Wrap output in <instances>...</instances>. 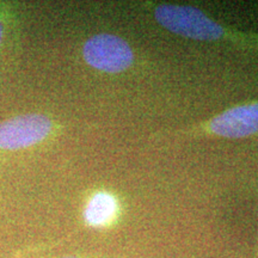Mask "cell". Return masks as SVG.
Segmentation results:
<instances>
[{
	"instance_id": "cell-1",
	"label": "cell",
	"mask_w": 258,
	"mask_h": 258,
	"mask_svg": "<svg viewBox=\"0 0 258 258\" xmlns=\"http://www.w3.org/2000/svg\"><path fill=\"white\" fill-rule=\"evenodd\" d=\"M154 17L161 27L191 40L217 41L225 36L221 25L191 6L160 5L154 10Z\"/></svg>"
},
{
	"instance_id": "cell-2",
	"label": "cell",
	"mask_w": 258,
	"mask_h": 258,
	"mask_svg": "<svg viewBox=\"0 0 258 258\" xmlns=\"http://www.w3.org/2000/svg\"><path fill=\"white\" fill-rule=\"evenodd\" d=\"M83 55L93 69L108 73L123 72L134 60L131 46L112 34H98L89 38L84 44Z\"/></svg>"
},
{
	"instance_id": "cell-3",
	"label": "cell",
	"mask_w": 258,
	"mask_h": 258,
	"mask_svg": "<svg viewBox=\"0 0 258 258\" xmlns=\"http://www.w3.org/2000/svg\"><path fill=\"white\" fill-rule=\"evenodd\" d=\"M53 123L40 114L22 115L0 123V148L19 150L40 143L50 133Z\"/></svg>"
},
{
	"instance_id": "cell-4",
	"label": "cell",
	"mask_w": 258,
	"mask_h": 258,
	"mask_svg": "<svg viewBox=\"0 0 258 258\" xmlns=\"http://www.w3.org/2000/svg\"><path fill=\"white\" fill-rule=\"evenodd\" d=\"M212 133L227 139H241L258 132V102L239 105L213 118Z\"/></svg>"
},
{
	"instance_id": "cell-5",
	"label": "cell",
	"mask_w": 258,
	"mask_h": 258,
	"mask_svg": "<svg viewBox=\"0 0 258 258\" xmlns=\"http://www.w3.org/2000/svg\"><path fill=\"white\" fill-rule=\"evenodd\" d=\"M117 201L108 192H97L93 195L84 212L85 221L93 227H102L114 220L117 214Z\"/></svg>"
},
{
	"instance_id": "cell-6",
	"label": "cell",
	"mask_w": 258,
	"mask_h": 258,
	"mask_svg": "<svg viewBox=\"0 0 258 258\" xmlns=\"http://www.w3.org/2000/svg\"><path fill=\"white\" fill-rule=\"evenodd\" d=\"M2 37H3V24L2 22H0V41H2Z\"/></svg>"
},
{
	"instance_id": "cell-7",
	"label": "cell",
	"mask_w": 258,
	"mask_h": 258,
	"mask_svg": "<svg viewBox=\"0 0 258 258\" xmlns=\"http://www.w3.org/2000/svg\"><path fill=\"white\" fill-rule=\"evenodd\" d=\"M63 258H78V257H74V256H69V257H63Z\"/></svg>"
}]
</instances>
